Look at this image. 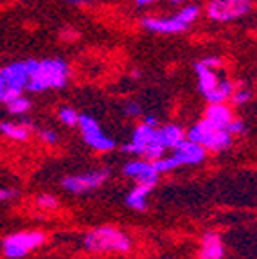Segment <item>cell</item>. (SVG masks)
<instances>
[{"mask_svg":"<svg viewBox=\"0 0 257 259\" xmlns=\"http://www.w3.org/2000/svg\"><path fill=\"white\" fill-rule=\"evenodd\" d=\"M29 83V67L27 61H15L6 65L0 70V101L8 105L15 97L22 96L27 90Z\"/></svg>","mask_w":257,"mask_h":259,"instance_id":"obj_3","label":"cell"},{"mask_svg":"<svg viewBox=\"0 0 257 259\" xmlns=\"http://www.w3.org/2000/svg\"><path fill=\"white\" fill-rule=\"evenodd\" d=\"M158 135H160L162 142L165 144V148H171V150H177L178 146L185 141L184 130L177 124H165L158 130Z\"/></svg>","mask_w":257,"mask_h":259,"instance_id":"obj_16","label":"cell"},{"mask_svg":"<svg viewBox=\"0 0 257 259\" xmlns=\"http://www.w3.org/2000/svg\"><path fill=\"white\" fill-rule=\"evenodd\" d=\"M6 106H8V112L11 113V115H24V113L29 112V108H31V101H29L25 96H18V97H15L13 101H9Z\"/></svg>","mask_w":257,"mask_h":259,"instance_id":"obj_21","label":"cell"},{"mask_svg":"<svg viewBox=\"0 0 257 259\" xmlns=\"http://www.w3.org/2000/svg\"><path fill=\"white\" fill-rule=\"evenodd\" d=\"M0 130H2V134L6 135V137L13 139V141H27L29 139V126L24 124H15V122H2L0 124Z\"/></svg>","mask_w":257,"mask_h":259,"instance_id":"obj_19","label":"cell"},{"mask_svg":"<svg viewBox=\"0 0 257 259\" xmlns=\"http://www.w3.org/2000/svg\"><path fill=\"white\" fill-rule=\"evenodd\" d=\"M58 117H60V121L63 122V124L76 126V124H79L81 115L74 108H70V106H61V108L58 110Z\"/></svg>","mask_w":257,"mask_h":259,"instance_id":"obj_22","label":"cell"},{"mask_svg":"<svg viewBox=\"0 0 257 259\" xmlns=\"http://www.w3.org/2000/svg\"><path fill=\"white\" fill-rule=\"evenodd\" d=\"M205 119H207L210 124L216 126V128L227 130V126L232 122L234 115H232V110L227 105L216 103V105H209V108L205 110Z\"/></svg>","mask_w":257,"mask_h":259,"instance_id":"obj_13","label":"cell"},{"mask_svg":"<svg viewBox=\"0 0 257 259\" xmlns=\"http://www.w3.org/2000/svg\"><path fill=\"white\" fill-rule=\"evenodd\" d=\"M29 92H44L47 89H63L70 77V67L61 58L47 60H27Z\"/></svg>","mask_w":257,"mask_h":259,"instance_id":"obj_1","label":"cell"},{"mask_svg":"<svg viewBox=\"0 0 257 259\" xmlns=\"http://www.w3.org/2000/svg\"><path fill=\"white\" fill-rule=\"evenodd\" d=\"M252 4H241L232 0H210L207 4V16L214 22H232L250 11Z\"/></svg>","mask_w":257,"mask_h":259,"instance_id":"obj_5","label":"cell"},{"mask_svg":"<svg viewBox=\"0 0 257 259\" xmlns=\"http://www.w3.org/2000/svg\"><path fill=\"white\" fill-rule=\"evenodd\" d=\"M45 241L44 232H18L4 239V254L9 259H20Z\"/></svg>","mask_w":257,"mask_h":259,"instance_id":"obj_4","label":"cell"},{"mask_svg":"<svg viewBox=\"0 0 257 259\" xmlns=\"http://www.w3.org/2000/svg\"><path fill=\"white\" fill-rule=\"evenodd\" d=\"M141 105H137V103H126L124 106V113L130 115V117H139L141 115Z\"/></svg>","mask_w":257,"mask_h":259,"instance_id":"obj_28","label":"cell"},{"mask_svg":"<svg viewBox=\"0 0 257 259\" xmlns=\"http://www.w3.org/2000/svg\"><path fill=\"white\" fill-rule=\"evenodd\" d=\"M218 130L220 128H216L214 124H210V122L203 117L198 124H194L193 128L187 132V139L193 141V142H198V144H201V146H205L210 139H212V135L216 134Z\"/></svg>","mask_w":257,"mask_h":259,"instance_id":"obj_15","label":"cell"},{"mask_svg":"<svg viewBox=\"0 0 257 259\" xmlns=\"http://www.w3.org/2000/svg\"><path fill=\"white\" fill-rule=\"evenodd\" d=\"M177 16L180 18L182 22H185V24H193L194 20H196L198 16H200V8L194 4L191 6H184V8L180 9V11L177 13Z\"/></svg>","mask_w":257,"mask_h":259,"instance_id":"obj_23","label":"cell"},{"mask_svg":"<svg viewBox=\"0 0 257 259\" xmlns=\"http://www.w3.org/2000/svg\"><path fill=\"white\" fill-rule=\"evenodd\" d=\"M232 2H241V4H252V0H232Z\"/></svg>","mask_w":257,"mask_h":259,"instance_id":"obj_35","label":"cell"},{"mask_svg":"<svg viewBox=\"0 0 257 259\" xmlns=\"http://www.w3.org/2000/svg\"><path fill=\"white\" fill-rule=\"evenodd\" d=\"M79 130L83 135L84 142L94 148L96 151H110L115 148V142L105 135V132L101 130L97 121L90 115H81L79 117Z\"/></svg>","mask_w":257,"mask_h":259,"instance_id":"obj_6","label":"cell"},{"mask_svg":"<svg viewBox=\"0 0 257 259\" xmlns=\"http://www.w3.org/2000/svg\"><path fill=\"white\" fill-rule=\"evenodd\" d=\"M157 0H135V4L139 6V8H142V6H149V4H155ZM171 4H180L182 0H169Z\"/></svg>","mask_w":257,"mask_h":259,"instance_id":"obj_32","label":"cell"},{"mask_svg":"<svg viewBox=\"0 0 257 259\" xmlns=\"http://www.w3.org/2000/svg\"><path fill=\"white\" fill-rule=\"evenodd\" d=\"M234 94V85L229 79H221L212 90H210L205 99L210 103V105H216V103H225L229 97H232Z\"/></svg>","mask_w":257,"mask_h":259,"instance_id":"obj_18","label":"cell"},{"mask_svg":"<svg viewBox=\"0 0 257 259\" xmlns=\"http://www.w3.org/2000/svg\"><path fill=\"white\" fill-rule=\"evenodd\" d=\"M223 257V243L216 232H207L201 241L200 259H221Z\"/></svg>","mask_w":257,"mask_h":259,"instance_id":"obj_14","label":"cell"},{"mask_svg":"<svg viewBox=\"0 0 257 259\" xmlns=\"http://www.w3.org/2000/svg\"><path fill=\"white\" fill-rule=\"evenodd\" d=\"M83 245L89 252H128L132 248L130 238L115 227L94 229L84 236Z\"/></svg>","mask_w":257,"mask_h":259,"instance_id":"obj_2","label":"cell"},{"mask_svg":"<svg viewBox=\"0 0 257 259\" xmlns=\"http://www.w3.org/2000/svg\"><path fill=\"white\" fill-rule=\"evenodd\" d=\"M108 178V171H90V173L74 175V177L63 178V187L74 194L89 193L97 187H101Z\"/></svg>","mask_w":257,"mask_h":259,"instance_id":"obj_7","label":"cell"},{"mask_svg":"<svg viewBox=\"0 0 257 259\" xmlns=\"http://www.w3.org/2000/svg\"><path fill=\"white\" fill-rule=\"evenodd\" d=\"M252 99V92L248 89H239V90H234L232 94V101L234 105H246V103Z\"/></svg>","mask_w":257,"mask_h":259,"instance_id":"obj_26","label":"cell"},{"mask_svg":"<svg viewBox=\"0 0 257 259\" xmlns=\"http://www.w3.org/2000/svg\"><path fill=\"white\" fill-rule=\"evenodd\" d=\"M155 166H157V169L160 171V173H165V171H171V169H175V167H178L180 166V162L177 160V157H162V158H158V160H155Z\"/></svg>","mask_w":257,"mask_h":259,"instance_id":"obj_24","label":"cell"},{"mask_svg":"<svg viewBox=\"0 0 257 259\" xmlns=\"http://www.w3.org/2000/svg\"><path fill=\"white\" fill-rule=\"evenodd\" d=\"M141 25L144 29L157 34H180V32L187 31L189 24H185L178 18L177 15L167 16V18H160V16H144L141 20Z\"/></svg>","mask_w":257,"mask_h":259,"instance_id":"obj_8","label":"cell"},{"mask_svg":"<svg viewBox=\"0 0 257 259\" xmlns=\"http://www.w3.org/2000/svg\"><path fill=\"white\" fill-rule=\"evenodd\" d=\"M205 146L198 144V142H193V141H184L180 146H178L177 150H175V157H177V160L180 162V166H184V164H191V166H194V164H200V162H203L205 158Z\"/></svg>","mask_w":257,"mask_h":259,"instance_id":"obj_11","label":"cell"},{"mask_svg":"<svg viewBox=\"0 0 257 259\" xmlns=\"http://www.w3.org/2000/svg\"><path fill=\"white\" fill-rule=\"evenodd\" d=\"M194 70H196V74H198V90H200L203 96H207V94L221 81L220 77H218L216 70H214L212 67H209V65H205L201 60L196 61Z\"/></svg>","mask_w":257,"mask_h":259,"instance_id":"obj_12","label":"cell"},{"mask_svg":"<svg viewBox=\"0 0 257 259\" xmlns=\"http://www.w3.org/2000/svg\"><path fill=\"white\" fill-rule=\"evenodd\" d=\"M227 132L230 135H241L245 132V124H243L241 119H232V122L227 126Z\"/></svg>","mask_w":257,"mask_h":259,"instance_id":"obj_27","label":"cell"},{"mask_svg":"<svg viewBox=\"0 0 257 259\" xmlns=\"http://www.w3.org/2000/svg\"><path fill=\"white\" fill-rule=\"evenodd\" d=\"M40 139L45 142V144H54L58 141V135L54 134L53 130H41L40 132Z\"/></svg>","mask_w":257,"mask_h":259,"instance_id":"obj_29","label":"cell"},{"mask_svg":"<svg viewBox=\"0 0 257 259\" xmlns=\"http://www.w3.org/2000/svg\"><path fill=\"white\" fill-rule=\"evenodd\" d=\"M201 61H203L205 65H209V67H212V69H216V67H220L221 65V58H218V56H207Z\"/></svg>","mask_w":257,"mask_h":259,"instance_id":"obj_30","label":"cell"},{"mask_svg":"<svg viewBox=\"0 0 257 259\" xmlns=\"http://www.w3.org/2000/svg\"><path fill=\"white\" fill-rule=\"evenodd\" d=\"M15 196H16L15 189H2L0 191V200H2V202H6V200H9V198H15Z\"/></svg>","mask_w":257,"mask_h":259,"instance_id":"obj_31","label":"cell"},{"mask_svg":"<svg viewBox=\"0 0 257 259\" xmlns=\"http://www.w3.org/2000/svg\"><path fill=\"white\" fill-rule=\"evenodd\" d=\"M124 175L133 180H137V184H149V186H155L158 180V173L155 162L149 160H133L128 162L124 166Z\"/></svg>","mask_w":257,"mask_h":259,"instance_id":"obj_10","label":"cell"},{"mask_svg":"<svg viewBox=\"0 0 257 259\" xmlns=\"http://www.w3.org/2000/svg\"><path fill=\"white\" fill-rule=\"evenodd\" d=\"M151 189H153V186H149V184H137L135 189L126 196V205H128L130 209L144 210L146 209V196H148Z\"/></svg>","mask_w":257,"mask_h":259,"instance_id":"obj_17","label":"cell"},{"mask_svg":"<svg viewBox=\"0 0 257 259\" xmlns=\"http://www.w3.org/2000/svg\"><path fill=\"white\" fill-rule=\"evenodd\" d=\"M36 203H38L40 209L51 210V209H56L58 207V198L56 196H53V194H41V196H38Z\"/></svg>","mask_w":257,"mask_h":259,"instance_id":"obj_25","label":"cell"},{"mask_svg":"<svg viewBox=\"0 0 257 259\" xmlns=\"http://www.w3.org/2000/svg\"><path fill=\"white\" fill-rule=\"evenodd\" d=\"M63 2L68 6H76V8H83V6L90 4V0H63Z\"/></svg>","mask_w":257,"mask_h":259,"instance_id":"obj_33","label":"cell"},{"mask_svg":"<svg viewBox=\"0 0 257 259\" xmlns=\"http://www.w3.org/2000/svg\"><path fill=\"white\" fill-rule=\"evenodd\" d=\"M232 142V135L227 132V130H218L216 134L212 135L207 144H205V150H210V151H223L227 150Z\"/></svg>","mask_w":257,"mask_h":259,"instance_id":"obj_20","label":"cell"},{"mask_svg":"<svg viewBox=\"0 0 257 259\" xmlns=\"http://www.w3.org/2000/svg\"><path fill=\"white\" fill-rule=\"evenodd\" d=\"M158 139V130L157 126H151L148 122H142L135 128L133 132V137H132V142L126 144L122 148L124 153H132V155H141L144 157V151L148 148V144H151L153 141H157Z\"/></svg>","mask_w":257,"mask_h":259,"instance_id":"obj_9","label":"cell"},{"mask_svg":"<svg viewBox=\"0 0 257 259\" xmlns=\"http://www.w3.org/2000/svg\"><path fill=\"white\" fill-rule=\"evenodd\" d=\"M144 122H148V124H151V126H157V117L155 115H146V119H144Z\"/></svg>","mask_w":257,"mask_h":259,"instance_id":"obj_34","label":"cell"}]
</instances>
